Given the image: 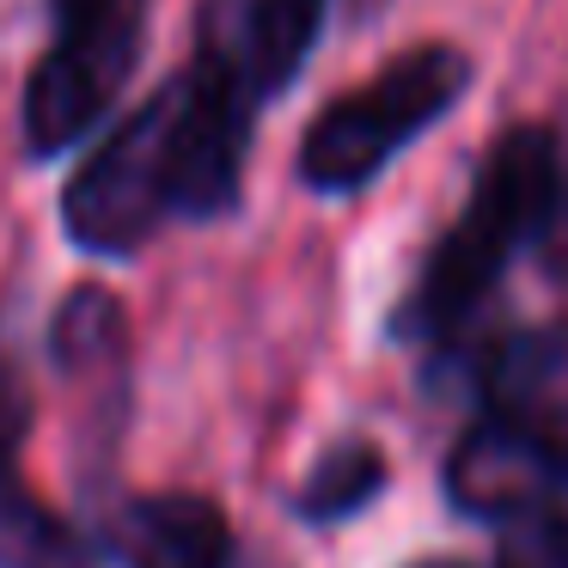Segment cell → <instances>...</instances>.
<instances>
[{
  "mask_svg": "<svg viewBox=\"0 0 568 568\" xmlns=\"http://www.w3.org/2000/svg\"><path fill=\"white\" fill-rule=\"evenodd\" d=\"M257 99L209 55H190L62 184V233L92 257H135L172 221H226L245 190Z\"/></svg>",
  "mask_w": 568,
  "mask_h": 568,
  "instance_id": "obj_1",
  "label": "cell"
},
{
  "mask_svg": "<svg viewBox=\"0 0 568 568\" xmlns=\"http://www.w3.org/2000/svg\"><path fill=\"white\" fill-rule=\"evenodd\" d=\"M519 257H538V270L568 287V148L550 123H514L489 141L465 214L440 233L385 324L392 343L446 355Z\"/></svg>",
  "mask_w": 568,
  "mask_h": 568,
  "instance_id": "obj_2",
  "label": "cell"
},
{
  "mask_svg": "<svg viewBox=\"0 0 568 568\" xmlns=\"http://www.w3.org/2000/svg\"><path fill=\"white\" fill-rule=\"evenodd\" d=\"M477 416L446 458V501L483 526L568 495V318L519 324L470 355Z\"/></svg>",
  "mask_w": 568,
  "mask_h": 568,
  "instance_id": "obj_3",
  "label": "cell"
},
{
  "mask_svg": "<svg viewBox=\"0 0 568 568\" xmlns=\"http://www.w3.org/2000/svg\"><path fill=\"white\" fill-rule=\"evenodd\" d=\"M470 92V55L458 43H416L373 80L336 92L300 141V184L312 196L367 190L409 141H422Z\"/></svg>",
  "mask_w": 568,
  "mask_h": 568,
  "instance_id": "obj_4",
  "label": "cell"
},
{
  "mask_svg": "<svg viewBox=\"0 0 568 568\" xmlns=\"http://www.w3.org/2000/svg\"><path fill=\"white\" fill-rule=\"evenodd\" d=\"M148 50V0H50V43L26 74L19 135L31 160H62L129 92Z\"/></svg>",
  "mask_w": 568,
  "mask_h": 568,
  "instance_id": "obj_5",
  "label": "cell"
},
{
  "mask_svg": "<svg viewBox=\"0 0 568 568\" xmlns=\"http://www.w3.org/2000/svg\"><path fill=\"white\" fill-rule=\"evenodd\" d=\"M331 0H202L196 50L214 55L257 104H275L312 62Z\"/></svg>",
  "mask_w": 568,
  "mask_h": 568,
  "instance_id": "obj_6",
  "label": "cell"
},
{
  "mask_svg": "<svg viewBox=\"0 0 568 568\" xmlns=\"http://www.w3.org/2000/svg\"><path fill=\"white\" fill-rule=\"evenodd\" d=\"M31 440V385L0 336V568H99L92 538L55 514L19 470Z\"/></svg>",
  "mask_w": 568,
  "mask_h": 568,
  "instance_id": "obj_7",
  "label": "cell"
},
{
  "mask_svg": "<svg viewBox=\"0 0 568 568\" xmlns=\"http://www.w3.org/2000/svg\"><path fill=\"white\" fill-rule=\"evenodd\" d=\"M50 361L62 367V379L80 392L87 422L99 434V446H116L129 409V318L116 306L111 287H74L55 306L50 324Z\"/></svg>",
  "mask_w": 568,
  "mask_h": 568,
  "instance_id": "obj_8",
  "label": "cell"
},
{
  "mask_svg": "<svg viewBox=\"0 0 568 568\" xmlns=\"http://www.w3.org/2000/svg\"><path fill=\"white\" fill-rule=\"evenodd\" d=\"M116 568H233V519L221 501L196 489H153L129 495L104 519Z\"/></svg>",
  "mask_w": 568,
  "mask_h": 568,
  "instance_id": "obj_9",
  "label": "cell"
},
{
  "mask_svg": "<svg viewBox=\"0 0 568 568\" xmlns=\"http://www.w3.org/2000/svg\"><path fill=\"white\" fill-rule=\"evenodd\" d=\"M385 483H392L385 453L373 440H361V434H348V440H336L331 453L306 470V483H300V495H294V514L306 519V526H343V519L367 514V507L379 501Z\"/></svg>",
  "mask_w": 568,
  "mask_h": 568,
  "instance_id": "obj_10",
  "label": "cell"
},
{
  "mask_svg": "<svg viewBox=\"0 0 568 568\" xmlns=\"http://www.w3.org/2000/svg\"><path fill=\"white\" fill-rule=\"evenodd\" d=\"M495 544V568H568V495L507 519Z\"/></svg>",
  "mask_w": 568,
  "mask_h": 568,
  "instance_id": "obj_11",
  "label": "cell"
},
{
  "mask_svg": "<svg viewBox=\"0 0 568 568\" xmlns=\"http://www.w3.org/2000/svg\"><path fill=\"white\" fill-rule=\"evenodd\" d=\"M385 7H392V0H348V13L355 19H373V13H385Z\"/></svg>",
  "mask_w": 568,
  "mask_h": 568,
  "instance_id": "obj_12",
  "label": "cell"
},
{
  "mask_svg": "<svg viewBox=\"0 0 568 568\" xmlns=\"http://www.w3.org/2000/svg\"><path fill=\"white\" fill-rule=\"evenodd\" d=\"M409 568H470V562H458V556H422V562H409Z\"/></svg>",
  "mask_w": 568,
  "mask_h": 568,
  "instance_id": "obj_13",
  "label": "cell"
}]
</instances>
